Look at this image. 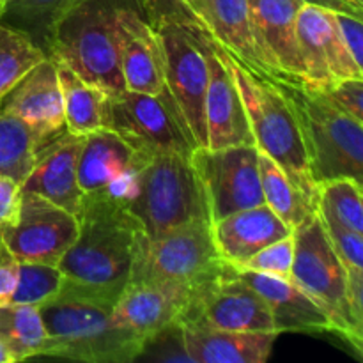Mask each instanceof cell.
I'll return each instance as SVG.
<instances>
[{"mask_svg": "<svg viewBox=\"0 0 363 363\" xmlns=\"http://www.w3.org/2000/svg\"><path fill=\"white\" fill-rule=\"evenodd\" d=\"M236 273L266 301L273 319V328L279 335L286 332L333 333V326L325 311L291 279L255 272Z\"/></svg>", "mask_w": 363, "mask_h": 363, "instance_id": "obj_21", "label": "cell"}, {"mask_svg": "<svg viewBox=\"0 0 363 363\" xmlns=\"http://www.w3.org/2000/svg\"><path fill=\"white\" fill-rule=\"evenodd\" d=\"M21 186L14 179L0 176V227L11 225L20 211Z\"/></svg>", "mask_w": 363, "mask_h": 363, "instance_id": "obj_40", "label": "cell"}, {"mask_svg": "<svg viewBox=\"0 0 363 363\" xmlns=\"http://www.w3.org/2000/svg\"><path fill=\"white\" fill-rule=\"evenodd\" d=\"M177 323L233 332H275L266 301L229 264L223 275L191 293Z\"/></svg>", "mask_w": 363, "mask_h": 363, "instance_id": "obj_13", "label": "cell"}, {"mask_svg": "<svg viewBox=\"0 0 363 363\" xmlns=\"http://www.w3.org/2000/svg\"><path fill=\"white\" fill-rule=\"evenodd\" d=\"M323 92L333 105L363 123V78L335 82Z\"/></svg>", "mask_w": 363, "mask_h": 363, "instance_id": "obj_38", "label": "cell"}, {"mask_svg": "<svg viewBox=\"0 0 363 363\" xmlns=\"http://www.w3.org/2000/svg\"><path fill=\"white\" fill-rule=\"evenodd\" d=\"M138 360H160V362H191L184 350L183 332L179 323L167 326L162 332L155 333L144 342Z\"/></svg>", "mask_w": 363, "mask_h": 363, "instance_id": "obj_37", "label": "cell"}, {"mask_svg": "<svg viewBox=\"0 0 363 363\" xmlns=\"http://www.w3.org/2000/svg\"><path fill=\"white\" fill-rule=\"evenodd\" d=\"M337 27H339L342 41L346 45L347 52L353 57L354 62L363 67V21L362 18L353 16L347 13H337L335 11Z\"/></svg>", "mask_w": 363, "mask_h": 363, "instance_id": "obj_39", "label": "cell"}, {"mask_svg": "<svg viewBox=\"0 0 363 363\" xmlns=\"http://www.w3.org/2000/svg\"><path fill=\"white\" fill-rule=\"evenodd\" d=\"M77 0H4L0 23L16 28L50 55L53 28Z\"/></svg>", "mask_w": 363, "mask_h": 363, "instance_id": "obj_26", "label": "cell"}, {"mask_svg": "<svg viewBox=\"0 0 363 363\" xmlns=\"http://www.w3.org/2000/svg\"><path fill=\"white\" fill-rule=\"evenodd\" d=\"M149 156L140 155L116 131L103 128L82 137L78 151L77 177L82 194L106 191L130 201L137 186L138 174Z\"/></svg>", "mask_w": 363, "mask_h": 363, "instance_id": "obj_14", "label": "cell"}, {"mask_svg": "<svg viewBox=\"0 0 363 363\" xmlns=\"http://www.w3.org/2000/svg\"><path fill=\"white\" fill-rule=\"evenodd\" d=\"M2 6H4V0H0V11H2Z\"/></svg>", "mask_w": 363, "mask_h": 363, "instance_id": "obj_45", "label": "cell"}, {"mask_svg": "<svg viewBox=\"0 0 363 363\" xmlns=\"http://www.w3.org/2000/svg\"><path fill=\"white\" fill-rule=\"evenodd\" d=\"M0 234L18 262L57 266L77 240L78 220L60 206L32 191H21L16 220L0 227Z\"/></svg>", "mask_w": 363, "mask_h": 363, "instance_id": "obj_12", "label": "cell"}, {"mask_svg": "<svg viewBox=\"0 0 363 363\" xmlns=\"http://www.w3.org/2000/svg\"><path fill=\"white\" fill-rule=\"evenodd\" d=\"M216 48L236 82L257 151L273 160L318 208L319 188L312 177L300 123L280 85L282 82L257 77L230 59L220 46Z\"/></svg>", "mask_w": 363, "mask_h": 363, "instance_id": "obj_3", "label": "cell"}, {"mask_svg": "<svg viewBox=\"0 0 363 363\" xmlns=\"http://www.w3.org/2000/svg\"><path fill=\"white\" fill-rule=\"evenodd\" d=\"M45 57L27 35L0 23V101Z\"/></svg>", "mask_w": 363, "mask_h": 363, "instance_id": "obj_32", "label": "cell"}, {"mask_svg": "<svg viewBox=\"0 0 363 363\" xmlns=\"http://www.w3.org/2000/svg\"><path fill=\"white\" fill-rule=\"evenodd\" d=\"M116 52L124 91L152 96L165 91L162 45L138 0H124L117 11Z\"/></svg>", "mask_w": 363, "mask_h": 363, "instance_id": "obj_15", "label": "cell"}, {"mask_svg": "<svg viewBox=\"0 0 363 363\" xmlns=\"http://www.w3.org/2000/svg\"><path fill=\"white\" fill-rule=\"evenodd\" d=\"M155 28L163 50L167 92L194 149L206 147L204 99L209 80L206 35L174 23Z\"/></svg>", "mask_w": 363, "mask_h": 363, "instance_id": "obj_9", "label": "cell"}, {"mask_svg": "<svg viewBox=\"0 0 363 363\" xmlns=\"http://www.w3.org/2000/svg\"><path fill=\"white\" fill-rule=\"evenodd\" d=\"M346 2L350 4V6L353 7V9L357 11V13L363 14V0H346Z\"/></svg>", "mask_w": 363, "mask_h": 363, "instance_id": "obj_44", "label": "cell"}, {"mask_svg": "<svg viewBox=\"0 0 363 363\" xmlns=\"http://www.w3.org/2000/svg\"><path fill=\"white\" fill-rule=\"evenodd\" d=\"M106 128L149 158L165 152L190 156L194 151L167 89L156 96L131 91L108 94Z\"/></svg>", "mask_w": 363, "mask_h": 363, "instance_id": "obj_10", "label": "cell"}, {"mask_svg": "<svg viewBox=\"0 0 363 363\" xmlns=\"http://www.w3.org/2000/svg\"><path fill=\"white\" fill-rule=\"evenodd\" d=\"M0 243H2V234H0Z\"/></svg>", "mask_w": 363, "mask_h": 363, "instance_id": "obj_46", "label": "cell"}, {"mask_svg": "<svg viewBox=\"0 0 363 363\" xmlns=\"http://www.w3.org/2000/svg\"><path fill=\"white\" fill-rule=\"evenodd\" d=\"M209 39L254 74L279 82L259 50L247 0H211Z\"/></svg>", "mask_w": 363, "mask_h": 363, "instance_id": "obj_24", "label": "cell"}, {"mask_svg": "<svg viewBox=\"0 0 363 363\" xmlns=\"http://www.w3.org/2000/svg\"><path fill=\"white\" fill-rule=\"evenodd\" d=\"M206 57L209 66L208 91L204 99L206 147L252 145L254 137L238 85L218 48L209 38H206Z\"/></svg>", "mask_w": 363, "mask_h": 363, "instance_id": "obj_18", "label": "cell"}, {"mask_svg": "<svg viewBox=\"0 0 363 363\" xmlns=\"http://www.w3.org/2000/svg\"><path fill=\"white\" fill-rule=\"evenodd\" d=\"M62 282L64 275L59 266L18 262L16 287L9 303L41 307L59 294Z\"/></svg>", "mask_w": 363, "mask_h": 363, "instance_id": "obj_34", "label": "cell"}, {"mask_svg": "<svg viewBox=\"0 0 363 363\" xmlns=\"http://www.w3.org/2000/svg\"><path fill=\"white\" fill-rule=\"evenodd\" d=\"M326 20V7L305 2L296 16V41L301 64L305 69L308 89L325 91L333 84L326 62L323 27Z\"/></svg>", "mask_w": 363, "mask_h": 363, "instance_id": "obj_27", "label": "cell"}, {"mask_svg": "<svg viewBox=\"0 0 363 363\" xmlns=\"http://www.w3.org/2000/svg\"><path fill=\"white\" fill-rule=\"evenodd\" d=\"M138 4L152 27L174 23L209 38L211 0H138Z\"/></svg>", "mask_w": 363, "mask_h": 363, "instance_id": "obj_33", "label": "cell"}, {"mask_svg": "<svg viewBox=\"0 0 363 363\" xmlns=\"http://www.w3.org/2000/svg\"><path fill=\"white\" fill-rule=\"evenodd\" d=\"M39 151L38 140L30 128L0 108V176L23 183L34 165Z\"/></svg>", "mask_w": 363, "mask_h": 363, "instance_id": "obj_30", "label": "cell"}, {"mask_svg": "<svg viewBox=\"0 0 363 363\" xmlns=\"http://www.w3.org/2000/svg\"><path fill=\"white\" fill-rule=\"evenodd\" d=\"M194 291L151 282H128L113 303L116 325L147 340L179 321Z\"/></svg>", "mask_w": 363, "mask_h": 363, "instance_id": "obj_19", "label": "cell"}, {"mask_svg": "<svg viewBox=\"0 0 363 363\" xmlns=\"http://www.w3.org/2000/svg\"><path fill=\"white\" fill-rule=\"evenodd\" d=\"M318 213L342 227L363 233V190L362 181L337 177L319 184Z\"/></svg>", "mask_w": 363, "mask_h": 363, "instance_id": "obj_31", "label": "cell"}, {"mask_svg": "<svg viewBox=\"0 0 363 363\" xmlns=\"http://www.w3.org/2000/svg\"><path fill=\"white\" fill-rule=\"evenodd\" d=\"M303 2L315 4V6H323V7H326V9L337 11V13L353 14V16H357V18H362L363 16V14L357 13V11H354L353 7H351L350 4L346 2V0H303Z\"/></svg>", "mask_w": 363, "mask_h": 363, "instance_id": "obj_42", "label": "cell"}, {"mask_svg": "<svg viewBox=\"0 0 363 363\" xmlns=\"http://www.w3.org/2000/svg\"><path fill=\"white\" fill-rule=\"evenodd\" d=\"M126 204L147 238H156L194 220H209L204 191L190 156L177 152L151 156L144 163Z\"/></svg>", "mask_w": 363, "mask_h": 363, "instance_id": "obj_6", "label": "cell"}, {"mask_svg": "<svg viewBox=\"0 0 363 363\" xmlns=\"http://www.w3.org/2000/svg\"><path fill=\"white\" fill-rule=\"evenodd\" d=\"M294 261V236L289 234L286 238L273 241L266 245L259 252H255L252 257L236 266V272H255L266 273V275L282 277V279H291V269H293Z\"/></svg>", "mask_w": 363, "mask_h": 363, "instance_id": "obj_35", "label": "cell"}, {"mask_svg": "<svg viewBox=\"0 0 363 363\" xmlns=\"http://www.w3.org/2000/svg\"><path fill=\"white\" fill-rule=\"evenodd\" d=\"M227 264L215 247L209 220H194L138 247L130 282H151L195 291L223 275Z\"/></svg>", "mask_w": 363, "mask_h": 363, "instance_id": "obj_7", "label": "cell"}, {"mask_svg": "<svg viewBox=\"0 0 363 363\" xmlns=\"http://www.w3.org/2000/svg\"><path fill=\"white\" fill-rule=\"evenodd\" d=\"M0 340L13 354L14 363L43 357L46 330L39 307L16 303L0 307Z\"/></svg>", "mask_w": 363, "mask_h": 363, "instance_id": "obj_29", "label": "cell"}, {"mask_svg": "<svg viewBox=\"0 0 363 363\" xmlns=\"http://www.w3.org/2000/svg\"><path fill=\"white\" fill-rule=\"evenodd\" d=\"M259 174L264 204L293 230L318 211L284 170L262 152H259Z\"/></svg>", "mask_w": 363, "mask_h": 363, "instance_id": "obj_28", "label": "cell"}, {"mask_svg": "<svg viewBox=\"0 0 363 363\" xmlns=\"http://www.w3.org/2000/svg\"><path fill=\"white\" fill-rule=\"evenodd\" d=\"M184 350L194 363H264L277 332H233L199 323H179Z\"/></svg>", "mask_w": 363, "mask_h": 363, "instance_id": "obj_22", "label": "cell"}, {"mask_svg": "<svg viewBox=\"0 0 363 363\" xmlns=\"http://www.w3.org/2000/svg\"><path fill=\"white\" fill-rule=\"evenodd\" d=\"M319 218H321L326 236L346 272H363V233L347 229V227H342L340 223L323 218V216Z\"/></svg>", "mask_w": 363, "mask_h": 363, "instance_id": "obj_36", "label": "cell"}, {"mask_svg": "<svg viewBox=\"0 0 363 363\" xmlns=\"http://www.w3.org/2000/svg\"><path fill=\"white\" fill-rule=\"evenodd\" d=\"M294 261L291 280L325 311L333 333L362 357L363 330L351 314L347 272L337 257L318 211L293 230Z\"/></svg>", "mask_w": 363, "mask_h": 363, "instance_id": "obj_8", "label": "cell"}, {"mask_svg": "<svg viewBox=\"0 0 363 363\" xmlns=\"http://www.w3.org/2000/svg\"><path fill=\"white\" fill-rule=\"evenodd\" d=\"M18 279V261L7 250L4 243H0V307L11 301Z\"/></svg>", "mask_w": 363, "mask_h": 363, "instance_id": "obj_41", "label": "cell"}, {"mask_svg": "<svg viewBox=\"0 0 363 363\" xmlns=\"http://www.w3.org/2000/svg\"><path fill=\"white\" fill-rule=\"evenodd\" d=\"M124 0H77L53 28L50 59L108 94L124 91L116 52V16Z\"/></svg>", "mask_w": 363, "mask_h": 363, "instance_id": "obj_5", "label": "cell"}, {"mask_svg": "<svg viewBox=\"0 0 363 363\" xmlns=\"http://www.w3.org/2000/svg\"><path fill=\"white\" fill-rule=\"evenodd\" d=\"M211 234L220 257L236 268L273 241L293 234L266 204L241 209L211 223Z\"/></svg>", "mask_w": 363, "mask_h": 363, "instance_id": "obj_23", "label": "cell"}, {"mask_svg": "<svg viewBox=\"0 0 363 363\" xmlns=\"http://www.w3.org/2000/svg\"><path fill=\"white\" fill-rule=\"evenodd\" d=\"M303 0H247L259 50L277 80L307 85L296 41V16Z\"/></svg>", "mask_w": 363, "mask_h": 363, "instance_id": "obj_16", "label": "cell"}, {"mask_svg": "<svg viewBox=\"0 0 363 363\" xmlns=\"http://www.w3.org/2000/svg\"><path fill=\"white\" fill-rule=\"evenodd\" d=\"M300 123L315 184L337 177L363 179V123L318 89L280 84Z\"/></svg>", "mask_w": 363, "mask_h": 363, "instance_id": "obj_4", "label": "cell"}, {"mask_svg": "<svg viewBox=\"0 0 363 363\" xmlns=\"http://www.w3.org/2000/svg\"><path fill=\"white\" fill-rule=\"evenodd\" d=\"M80 142L82 137L64 131L43 145L30 172L21 183V191H32L77 215L84 197L77 177Z\"/></svg>", "mask_w": 363, "mask_h": 363, "instance_id": "obj_20", "label": "cell"}, {"mask_svg": "<svg viewBox=\"0 0 363 363\" xmlns=\"http://www.w3.org/2000/svg\"><path fill=\"white\" fill-rule=\"evenodd\" d=\"M113 303L60 287L39 307L46 330L43 357L87 363L137 362L144 340L121 328L112 318Z\"/></svg>", "mask_w": 363, "mask_h": 363, "instance_id": "obj_2", "label": "cell"}, {"mask_svg": "<svg viewBox=\"0 0 363 363\" xmlns=\"http://www.w3.org/2000/svg\"><path fill=\"white\" fill-rule=\"evenodd\" d=\"M77 220V240L57 264L62 287L116 303L147 234L126 201L106 191L84 195Z\"/></svg>", "mask_w": 363, "mask_h": 363, "instance_id": "obj_1", "label": "cell"}, {"mask_svg": "<svg viewBox=\"0 0 363 363\" xmlns=\"http://www.w3.org/2000/svg\"><path fill=\"white\" fill-rule=\"evenodd\" d=\"M0 363H14L13 354L9 353V350H7L2 340H0Z\"/></svg>", "mask_w": 363, "mask_h": 363, "instance_id": "obj_43", "label": "cell"}, {"mask_svg": "<svg viewBox=\"0 0 363 363\" xmlns=\"http://www.w3.org/2000/svg\"><path fill=\"white\" fill-rule=\"evenodd\" d=\"M57 74H59L64 124L67 133L84 137L92 131L106 128L108 92L84 80L80 74L62 62H57Z\"/></svg>", "mask_w": 363, "mask_h": 363, "instance_id": "obj_25", "label": "cell"}, {"mask_svg": "<svg viewBox=\"0 0 363 363\" xmlns=\"http://www.w3.org/2000/svg\"><path fill=\"white\" fill-rule=\"evenodd\" d=\"M0 108L30 128L39 149L64 133L66 124L55 60L45 57L35 64L0 101Z\"/></svg>", "mask_w": 363, "mask_h": 363, "instance_id": "obj_17", "label": "cell"}, {"mask_svg": "<svg viewBox=\"0 0 363 363\" xmlns=\"http://www.w3.org/2000/svg\"><path fill=\"white\" fill-rule=\"evenodd\" d=\"M190 162L201 181L211 223L241 209L264 204L259 151L254 144L222 149L195 147Z\"/></svg>", "mask_w": 363, "mask_h": 363, "instance_id": "obj_11", "label": "cell"}]
</instances>
